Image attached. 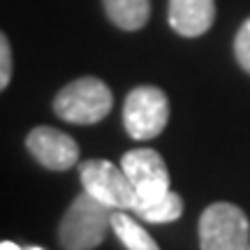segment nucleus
Wrapping results in <instances>:
<instances>
[{
  "label": "nucleus",
  "mask_w": 250,
  "mask_h": 250,
  "mask_svg": "<svg viewBox=\"0 0 250 250\" xmlns=\"http://www.w3.org/2000/svg\"><path fill=\"white\" fill-rule=\"evenodd\" d=\"M114 208L83 190L65 211L58 227V243L62 250H93L104 241L111 227Z\"/></svg>",
  "instance_id": "obj_1"
},
{
  "label": "nucleus",
  "mask_w": 250,
  "mask_h": 250,
  "mask_svg": "<svg viewBox=\"0 0 250 250\" xmlns=\"http://www.w3.org/2000/svg\"><path fill=\"white\" fill-rule=\"evenodd\" d=\"M114 107V95L102 79L81 77L70 81L54 98L56 116L74 125H93L109 116Z\"/></svg>",
  "instance_id": "obj_2"
},
{
  "label": "nucleus",
  "mask_w": 250,
  "mask_h": 250,
  "mask_svg": "<svg viewBox=\"0 0 250 250\" xmlns=\"http://www.w3.org/2000/svg\"><path fill=\"white\" fill-rule=\"evenodd\" d=\"M202 250H246L250 246V220L236 204L215 202L199 218Z\"/></svg>",
  "instance_id": "obj_3"
},
{
  "label": "nucleus",
  "mask_w": 250,
  "mask_h": 250,
  "mask_svg": "<svg viewBox=\"0 0 250 250\" xmlns=\"http://www.w3.org/2000/svg\"><path fill=\"white\" fill-rule=\"evenodd\" d=\"M169 100L155 86H139L127 93L123 107V125L132 139H155L167 127Z\"/></svg>",
  "instance_id": "obj_4"
},
{
  "label": "nucleus",
  "mask_w": 250,
  "mask_h": 250,
  "mask_svg": "<svg viewBox=\"0 0 250 250\" xmlns=\"http://www.w3.org/2000/svg\"><path fill=\"white\" fill-rule=\"evenodd\" d=\"M121 167L134 186V204L130 211L153 204L169 192V169L158 151L153 148L127 151L121 158Z\"/></svg>",
  "instance_id": "obj_5"
},
{
  "label": "nucleus",
  "mask_w": 250,
  "mask_h": 250,
  "mask_svg": "<svg viewBox=\"0 0 250 250\" xmlns=\"http://www.w3.org/2000/svg\"><path fill=\"white\" fill-rule=\"evenodd\" d=\"M81 186L86 192L104 202L111 208L130 211L134 204V186L130 183L123 167L109 160H83L79 165Z\"/></svg>",
  "instance_id": "obj_6"
},
{
  "label": "nucleus",
  "mask_w": 250,
  "mask_h": 250,
  "mask_svg": "<svg viewBox=\"0 0 250 250\" xmlns=\"http://www.w3.org/2000/svg\"><path fill=\"white\" fill-rule=\"evenodd\" d=\"M26 148L42 167L54 171H67L79 162V146L70 134L49 125H40L26 137Z\"/></svg>",
  "instance_id": "obj_7"
},
{
  "label": "nucleus",
  "mask_w": 250,
  "mask_h": 250,
  "mask_svg": "<svg viewBox=\"0 0 250 250\" xmlns=\"http://www.w3.org/2000/svg\"><path fill=\"white\" fill-rule=\"evenodd\" d=\"M215 21V0H169V26L183 37L204 35Z\"/></svg>",
  "instance_id": "obj_8"
},
{
  "label": "nucleus",
  "mask_w": 250,
  "mask_h": 250,
  "mask_svg": "<svg viewBox=\"0 0 250 250\" xmlns=\"http://www.w3.org/2000/svg\"><path fill=\"white\" fill-rule=\"evenodd\" d=\"M109 21L121 30H139L148 23L151 0H102Z\"/></svg>",
  "instance_id": "obj_9"
},
{
  "label": "nucleus",
  "mask_w": 250,
  "mask_h": 250,
  "mask_svg": "<svg viewBox=\"0 0 250 250\" xmlns=\"http://www.w3.org/2000/svg\"><path fill=\"white\" fill-rule=\"evenodd\" d=\"M111 229H114L116 239L127 250H160V246L153 241L151 234L146 232L132 215L123 213V208H114V213H111Z\"/></svg>",
  "instance_id": "obj_10"
},
{
  "label": "nucleus",
  "mask_w": 250,
  "mask_h": 250,
  "mask_svg": "<svg viewBox=\"0 0 250 250\" xmlns=\"http://www.w3.org/2000/svg\"><path fill=\"white\" fill-rule=\"evenodd\" d=\"M132 213H137L146 223H155V225L174 223L183 213V202H181V195L169 190L162 199H158V202H153L148 206H139V208H134Z\"/></svg>",
  "instance_id": "obj_11"
},
{
  "label": "nucleus",
  "mask_w": 250,
  "mask_h": 250,
  "mask_svg": "<svg viewBox=\"0 0 250 250\" xmlns=\"http://www.w3.org/2000/svg\"><path fill=\"white\" fill-rule=\"evenodd\" d=\"M234 56H236L239 65L250 74V19L243 21V26L239 28V33H236V40H234Z\"/></svg>",
  "instance_id": "obj_12"
},
{
  "label": "nucleus",
  "mask_w": 250,
  "mask_h": 250,
  "mask_svg": "<svg viewBox=\"0 0 250 250\" xmlns=\"http://www.w3.org/2000/svg\"><path fill=\"white\" fill-rule=\"evenodd\" d=\"M12 79V49H9L7 35H0V88H7Z\"/></svg>",
  "instance_id": "obj_13"
},
{
  "label": "nucleus",
  "mask_w": 250,
  "mask_h": 250,
  "mask_svg": "<svg viewBox=\"0 0 250 250\" xmlns=\"http://www.w3.org/2000/svg\"><path fill=\"white\" fill-rule=\"evenodd\" d=\"M0 250H23V248H19L14 241H2L0 243Z\"/></svg>",
  "instance_id": "obj_14"
},
{
  "label": "nucleus",
  "mask_w": 250,
  "mask_h": 250,
  "mask_svg": "<svg viewBox=\"0 0 250 250\" xmlns=\"http://www.w3.org/2000/svg\"><path fill=\"white\" fill-rule=\"evenodd\" d=\"M28 250H42V248H37V246H33V248H28Z\"/></svg>",
  "instance_id": "obj_15"
},
{
  "label": "nucleus",
  "mask_w": 250,
  "mask_h": 250,
  "mask_svg": "<svg viewBox=\"0 0 250 250\" xmlns=\"http://www.w3.org/2000/svg\"><path fill=\"white\" fill-rule=\"evenodd\" d=\"M246 250H250V246H248V248H246Z\"/></svg>",
  "instance_id": "obj_16"
}]
</instances>
